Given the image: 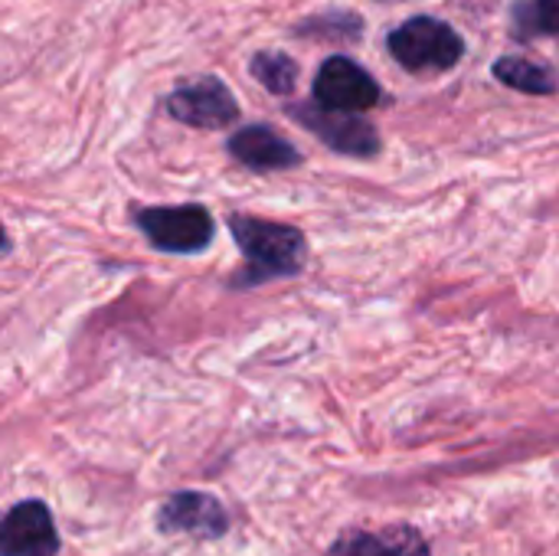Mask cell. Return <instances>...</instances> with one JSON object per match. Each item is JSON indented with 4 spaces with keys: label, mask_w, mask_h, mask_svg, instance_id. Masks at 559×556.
<instances>
[{
    "label": "cell",
    "mask_w": 559,
    "mask_h": 556,
    "mask_svg": "<svg viewBox=\"0 0 559 556\" xmlns=\"http://www.w3.org/2000/svg\"><path fill=\"white\" fill-rule=\"evenodd\" d=\"M229 233L246 262V269L229 282L233 288H255L275 279H295L308 265V236L292 223L233 213Z\"/></svg>",
    "instance_id": "6da1fadb"
},
{
    "label": "cell",
    "mask_w": 559,
    "mask_h": 556,
    "mask_svg": "<svg viewBox=\"0 0 559 556\" xmlns=\"http://www.w3.org/2000/svg\"><path fill=\"white\" fill-rule=\"evenodd\" d=\"M386 49L406 72L432 75V72L455 69L468 46H465V36L452 23L419 13V16L403 20L386 36Z\"/></svg>",
    "instance_id": "7a4b0ae2"
},
{
    "label": "cell",
    "mask_w": 559,
    "mask_h": 556,
    "mask_svg": "<svg viewBox=\"0 0 559 556\" xmlns=\"http://www.w3.org/2000/svg\"><path fill=\"white\" fill-rule=\"evenodd\" d=\"M131 223L144 233V239L167 256H200L213 246L216 220L203 203H160L138 206Z\"/></svg>",
    "instance_id": "3957f363"
},
{
    "label": "cell",
    "mask_w": 559,
    "mask_h": 556,
    "mask_svg": "<svg viewBox=\"0 0 559 556\" xmlns=\"http://www.w3.org/2000/svg\"><path fill=\"white\" fill-rule=\"evenodd\" d=\"M285 115H292L301 128H308L321 144H328L331 151L344 154V157H357V161H370L380 154V134L377 128L354 111H334L311 102H292L285 105Z\"/></svg>",
    "instance_id": "277c9868"
},
{
    "label": "cell",
    "mask_w": 559,
    "mask_h": 556,
    "mask_svg": "<svg viewBox=\"0 0 559 556\" xmlns=\"http://www.w3.org/2000/svg\"><path fill=\"white\" fill-rule=\"evenodd\" d=\"M311 98L334 111L367 115L383 102V88L373 79V72H367L350 56H328L314 72Z\"/></svg>",
    "instance_id": "5b68a950"
},
{
    "label": "cell",
    "mask_w": 559,
    "mask_h": 556,
    "mask_svg": "<svg viewBox=\"0 0 559 556\" xmlns=\"http://www.w3.org/2000/svg\"><path fill=\"white\" fill-rule=\"evenodd\" d=\"M164 108L174 121L200 131H223L239 118V102L219 75H197L180 82L164 98Z\"/></svg>",
    "instance_id": "8992f818"
},
{
    "label": "cell",
    "mask_w": 559,
    "mask_h": 556,
    "mask_svg": "<svg viewBox=\"0 0 559 556\" xmlns=\"http://www.w3.org/2000/svg\"><path fill=\"white\" fill-rule=\"evenodd\" d=\"M59 531L43 501H20L0 528V556H56Z\"/></svg>",
    "instance_id": "52a82bcc"
},
{
    "label": "cell",
    "mask_w": 559,
    "mask_h": 556,
    "mask_svg": "<svg viewBox=\"0 0 559 556\" xmlns=\"http://www.w3.org/2000/svg\"><path fill=\"white\" fill-rule=\"evenodd\" d=\"M226 151L236 164L255 170V174H275V170H292L301 167L305 154L282 138L272 125H242L226 138Z\"/></svg>",
    "instance_id": "ba28073f"
},
{
    "label": "cell",
    "mask_w": 559,
    "mask_h": 556,
    "mask_svg": "<svg viewBox=\"0 0 559 556\" xmlns=\"http://www.w3.org/2000/svg\"><path fill=\"white\" fill-rule=\"evenodd\" d=\"M157 524L164 534H187V537L213 541V537L226 534L229 518L213 495L180 492V495L164 501V508L157 511Z\"/></svg>",
    "instance_id": "9c48e42d"
},
{
    "label": "cell",
    "mask_w": 559,
    "mask_h": 556,
    "mask_svg": "<svg viewBox=\"0 0 559 556\" xmlns=\"http://www.w3.org/2000/svg\"><path fill=\"white\" fill-rule=\"evenodd\" d=\"M328 556H429V541L409 524L347 531L331 544Z\"/></svg>",
    "instance_id": "30bf717a"
},
{
    "label": "cell",
    "mask_w": 559,
    "mask_h": 556,
    "mask_svg": "<svg viewBox=\"0 0 559 556\" xmlns=\"http://www.w3.org/2000/svg\"><path fill=\"white\" fill-rule=\"evenodd\" d=\"M491 72H495L498 82H504L508 88H518L524 95H554L559 88L557 75L547 66H540V62H534L527 56H501L491 66Z\"/></svg>",
    "instance_id": "8fae6325"
},
{
    "label": "cell",
    "mask_w": 559,
    "mask_h": 556,
    "mask_svg": "<svg viewBox=\"0 0 559 556\" xmlns=\"http://www.w3.org/2000/svg\"><path fill=\"white\" fill-rule=\"evenodd\" d=\"M249 72H252V79L265 92H272V95H292L295 85H298L301 66L288 52H282V49H259L249 59Z\"/></svg>",
    "instance_id": "7c38bea8"
},
{
    "label": "cell",
    "mask_w": 559,
    "mask_h": 556,
    "mask_svg": "<svg viewBox=\"0 0 559 556\" xmlns=\"http://www.w3.org/2000/svg\"><path fill=\"white\" fill-rule=\"evenodd\" d=\"M518 36H559V0H521L514 7Z\"/></svg>",
    "instance_id": "4fadbf2b"
}]
</instances>
